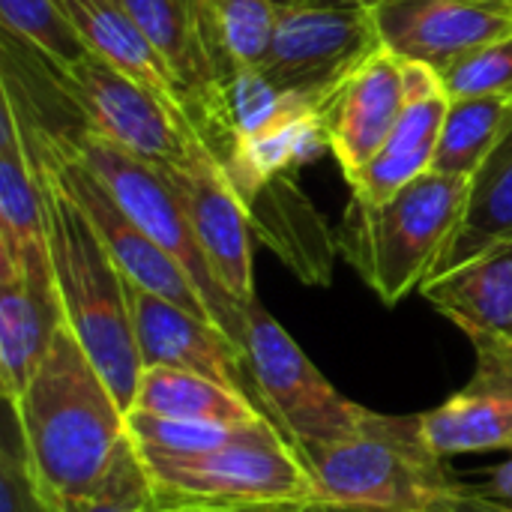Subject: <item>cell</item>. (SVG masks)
Wrapping results in <instances>:
<instances>
[{
  "label": "cell",
  "instance_id": "obj_29",
  "mask_svg": "<svg viewBox=\"0 0 512 512\" xmlns=\"http://www.w3.org/2000/svg\"><path fill=\"white\" fill-rule=\"evenodd\" d=\"M0 512H54L30 474L21 426L6 399L0 414Z\"/></svg>",
  "mask_w": 512,
  "mask_h": 512
},
{
  "label": "cell",
  "instance_id": "obj_13",
  "mask_svg": "<svg viewBox=\"0 0 512 512\" xmlns=\"http://www.w3.org/2000/svg\"><path fill=\"white\" fill-rule=\"evenodd\" d=\"M405 108L402 57L390 48H372L339 84L324 96L321 114L330 153L345 180H354L387 144Z\"/></svg>",
  "mask_w": 512,
  "mask_h": 512
},
{
  "label": "cell",
  "instance_id": "obj_15",
  "mask_svg": "<svg viewBox=\"0 0 512 512\" xmlns=\"http://www.w3.org/2000/svg\"><path fill=\"white\" fill-rule=\"evenodd\" d=\"M474 378L420 414L426 441L444 459L512 450V348L477 342Z\"/></svg>",
  "mask_w": 512,
  "mask_h": 512
},
{
  "label": "cell",
  "instance_id": "obj_33",
  "mask_svg": "<svg viewBox=\"0 0 512 512\" xmlns=\"http://www.w3.org/2000/svg\"><path fill=\"white\" fill-rule=\"evenodd\" d=\"M441 512H512V507L498 504V501L480 495L477 489H465L459 498H453Z\"/></svg>",
  "mask_w": 512,
  "mask_h": 512
},
{
  "label": "cell",
  "instance_id": "obj_21",
  "mask_svg": "<svg viewBox=\"0 0 512 512\" xmlns=\"http://www.w3.org/2000/svg\"><path fill=\"white\" fill-rule=\"evenodd\" d=\"M324 153H330V138L321 102H306L285 111L264 129L240 138L222 165L246 201L261 183L282 174H297L303 165L321 159Z\"/></svg>",
  "mask_w": 512,
  "mask_h": 512
},
{
  "label": "cell",
  "instance_id": "obj_16",
  "mask_svg": "<svg viewBox=\"0 0 512 512\" xmlns=\"http://www.w3.org/2000/svg\"><path fill=\"white\" fill-rule=\"evenodd\" d=\"M63 324L54 267H15L0 258V399L21 396Z\"/></svg>",
  "mask_w": 512,
  "mask_h": 512
},
{
  "label": "cell",
  "instance_id": "obj_22",
  "mask_svg": "<svg viewBox=\"0 0 512 512\" xmlns=\"http://www.w3.org/2000/svg\"><path fill=\"white\" fill-rule=\"evenodd\" d=\"M0 258L12 264L51 261L42 189L6 96H0Z\"/></svg>",
  "mask_w": 512,
  "mask_h": 512
},
{
  "label": "cell",
  "instance_id": "obj_17",
  "mask_svg": "<svg viewBox=\"0 0 512 512\" xmlns=\"http://www.w3.org/2000/svg\"><path fill=\"white\" fill-rule=\"evenodd\" d=\"M252 234L309 288H327L336 267V228L300 189L297 174L261 183L246 201Z\"/></svg>",
  "mask_w": 512,
  "mask_h": 512
},
{
  "label": "cell",
  "instance_id": "obj_24",
  "mask_svg": "<svg viewBox=\"0 0 512 512\" xmlns=\"http://www.w3.org/2000/svg\"><path fill=\"white\" fill-rule=\"evenodd\" d=\"M512 240V129L471 180L462 225L432 273H444L474 255ZM429 273V276H432Z\"/></svg>",
  "mask_w": 512,
  "mask_h": 512
},
{
  "label": "cell",
  "instance_id": "obj_37",
  "mask_svg": "<svg viewBox=\"0 0 512 512\" xmlns=\"http://www.w3.org/2000/svg\"><path fill=\"white\" fill-rule=\"evenodd\" d=\"M501 3H510V6H512V0H501Z\"/></svg>",
  "mask_w": 512,
  "mask_h": 512
},
{
  "label": "cell",
  "instance_id": "obj_1",
  "mask_svg": "<svg viewBox=\"0 0 512 512\" xmlns=\"http://www.w3.org/2000/svg\"><path fill=\"white\" fill-rule=\"evenodd\" d=\"M9 405L21 426L30 474L54 512L96 495L132 444L123 405L66 324Z\"/></svg>",
  "mask_w": 512,
  "mask_h": 512
},
{
  "label": "cell",
  "instance_id": "obj_28",
  "mask_svg": "<svg viewBox=\"0 0 512 512\" xmlns=\"http://www.w3.org/2000/svg\"><path fill=\"white\" fill-rule=\"evenodd\" d=\"M204 3L231 60L240 69L264 66L273 45L279 6L273 0H204Z\"/></svg>",
  "mask_w": 512,
  "mask_h": 512
},
{
  "label": "cell",
  "instance_id": "obj_14",
  "mask_svg": "<svg viewBox=\"0 0 512 512\" xmlns=\"http://www.w3.org/2000/svg\"><path fill=\"white\" fill-rule=\"evenodd\" d=\"M402 84L405 108L387 144L354 180H348L351 195L360 201H387L399 189L432 171L453 96L447 93L441 72L423 60H402Z\"/></svg>",
  "mask_w": 512,
  "mask_h": 512
},
{
  "label": "cell",
  "instance_id": "obj_3",
  "mask_svg": "<svg viewBox=\"0 0 512 512\" xmlns=\"http://www.w3.org/2000/svg\"><path fill=\"white\" fill-rule=\"evenodd\" d=\"M474 177L426 171L387 201L351 195L336 228L339 258L384 303L396 306L429 279L456 237Z\"/></svg>",
  "mask_w": 512,
  "mask_h": 512
},
{
  "label": "cell",
  "instance_id": "obj_35",
  "mask_svg": "<svg viewBox=\"0 0 512 512\" xmlns=\"http://www.w3.org/2000/svg\"><path fill=\"white\" fill-rule=\"evenodd\" d=\"M306 3H321V6H339V3H363V0H306Z\"/></svg>",
  "mask_w": 512,
  "mask_h": 512
},
{
  "label": "cell",
  "instance_id": "obj_36",
  "mask_svg": "<svg viewBox=\"0 0 512 512\" xmlns=\"http://www.w3.org/2000/svg\"><path fill=\"white\" fill-rule=\"evenodd\" d=\"M279 9H285V6H300V3H306V0H273Z\"/></svg>",
  "mask_w": 512,
  "mask_h": 512
},
{
  "label": "cell",
  "instance_id": "obj_12",
  "mask_svg": "<svg viewBox=\"0 0 512 512\" xmlns=\"http://www.w3.org/2000/svg\"><path fill=\"white\" fill-rule=\"evenodd\" d=\"M162 177L180 201L213 276L246 309L252 300H258L252 267L255 234L246 204L231 183L225 165L219 159H210L198 168L162 171Z\"/></svg>",
  "mask_w": 512,
  "mask_h": 512
},
{
  "label": "cell",
  "instance_id": "obj_10",
  "mask_svg": "<svg viewBox=\"0 0 512 512\" xmlns=\"http://www.w3.org/2000/svg\"><path fill=\"white\" fill-rule=\"evenodd\" d=\"M384 48L444 72L465 54L512 36V6L501 0H363Z\"/></svg>",
  "mask_w": 512,
  "mask_h": 512
},
{
  "label": "cell",
  "instance_id": "obj_34",
  "mask_svg": "<svg viewBox=\"0 0 512 512\" xmlns=\"http://www.w3.org/2000/svg\"><path fill=\"white\" fill-rule=\"evenodd\" d=\"M258 512H387L369 510V507H351V504H330V501H306V504H291V507H273V510Z\"/></svg>",
  "mask_w": 512,
  "mask_h": 512
},
{
  "label": "cell",
  "instance_id": "obj_4",
  "mask_svg": "<svg viewBox=\"0 0 512 512\" xmlns=\"http://www.w3.org/2000/svg\"><path fill=\"white\" fill-rule=\"evenodd\" d=\"M318 501L387 512H441L468 486L432 450L420 414L393 417L366 408L360 429L303 456Z\"/></svg>",
  "mask_w": 512,
  "mask_h": 512
},
{
  "label": "cell",
  "instance_id": "obj_9",
  "mask_svg": "<svg viewBox=\"0 0 512 512\" xmlns=\"http://www.w3.org/2000/svg\"><path fill=\"white\" fill-rule=\"evenodd\" d=\"M378 45L375 18L366 3H300L279 9L270 54L258 69L282 90L324 102L339 78Z\"/></svg>",
  "mask_w": 512,
  "mask_h": 512
},
{
  "label": "cell",
  "instance_id": "obj_19",
  "mask_svg": "<svg viewBox=\"0 0 512 512\" xmlns=\"http://www.w3.org/2000/svg\"><path fill=\"white\" fill-rule=\"evenodd\" d=\"M420 294L474 345L495 342L512 348V240L459 267L432 273Z\"/></svg>",
  "mask_w": 512,
  "mask_h": 512
},
{
  "label": "cell",
  "instance_id": "obj_5",
  "mask_svg": "<svg viewBox=\"0 0 512 512\" xmlns=\"http://www.w3.org/2000/svg\"><path fill=\"white\" fill-rule=\"evenodd\" d=\"M138 459L150 512H258L318 501L312 471L273 423L210 453Z\"/></svg>",
  "mask_w": 512,
  "mask_h": 512
},
{
  "label": "cell",
  "instance_id": "obj_7",
  "mask_svg": "<svg viewBox=\"0 0 512 512\" xmlns=\"http://www.w3.org/2000/svg\"><path fill=\"white\" fill-rule=\"evenodd\" d=\"M243 360L261 411L300 459L348 441L360 429L366 405L345 399L261 300L246 306Z\"/></svg>",
  "mask_w": 512,
  "mask_h": 512
},
{
  "label": "cell",
  "instance_id": "obj_11",
  "mask_svg": "<svg viewBox=\"0 0 512 512\" xmlns=\"http://www.w3.org/2000/svg\"><path fill=\"white\" fill-rule=\"evenodd\" d=\"M126 297H129L141 369L192 372L258 402L243 351L213 321L159 294H150L132 285L129 279H126Z\"/></svg>",
  "mask_w": 512,
  "mask_h": 512
},
{
  "label": "cell",
  "instance_id": "obj_8",
  "mask_svg": "<svg viewBox=\"0 0 512 512\" xmlns=\"http://www.w3.org/2000/svg\"><path fill=\"white\" fill-rule=\"evenodd\" d=\"M45 72L90 129L141 162L159 171H183L216 159L183 114L102 57L87 54L63 72L48 66Z\"/></svg>",
  "mask_w": 512,
  "mask_h": 512
},
{
  "label": "cell",
  "instance_id": "obj_30",
  "mask_svg": "<svg viewBox=\"0 0 512 512\" xmlns=\"http://www.w3.org/2000/svg\"><path fill=\"white\" fill-rule=\"evenodd\" d=\"M453 99L507 96L512 99V36L483 45L441 72Z\"/></svg>",
  "mask_w": 512,
  "mask_h": 512
},
{
  "label": "cell",
  "instance_id": "obj_31",
  "mask_svg": "<svg viewBox=\"0 0 512 512\" xmlns=\"http://www.w3.org/2000/svg\"><path fill=\"white\" fill-rule=\"evenodd\" d=\"M57 512H150V483L135 447L129 444L108 483L96 495L63 504Z\"/></svg>",
  "mask_w": 512,
  "mask_h": 512
},
{
  "label": "cell",
  "instance_id": "obj_25",
  "mask_svg": "<svg viewBox=\"0 0 512 512\" xmlns=\"http://www.w3.org/2000/svg\"><path fill=\"white\" fill-rule=\"evenodd\" d=\"M510 129L512 99L507 96L453 99L438 138L432 171L450 177H474Z\"/></svg>",
  "mask_w": 512,
  "mask_h": 512
},
{
  "label": "cell",
  "instance_id": "obj_6",
  "mask_svg": "<svg viewBox=\"0 0 512 512\" xmlns=\"http://www.w3.org/2000/svg\"><path fill=\"white\" fill-rule=\"evenodd\" d=\"M30 111L33 117L75 156L81 159L102 183L105 189L111 192V198L129 213V219L147 231L183 270L186 276L192 279V285L198 288L213 324L243 351V342H246V309L219 285V279L213 276L195 234H192V225L180 207V201L174 198L171 186L165 183L162 171L141 162L138 156L120 150L117 144H111L108 138H102L96 129H90L84 120H75V123H48L9 81H3Z\"/></svg>",
  "mask_w": 512,
  "mask_h": 512
},
{
  "label": "cell",
  "instance_id": "obj_26",
  "mask_svg": "<svg viewBox=\"0 0 512 512\" xmlns=\"http://www.w3.org/2000/svg\"><path fill=\"white\" fill-rule=\"evenodd\" d=\"M0 21L3 33L21 42L51 72H63L90 54L60 0H0Z\"/></svg>",
  "mask_w": 512,
  "mask_h": 512
},
{
  "label": "cell",
  "instance_id": "obj_23",
  "mask_svg": "<svg viewBox=\"0 0 512 512\" xmlns=\"http://www.w3.org/2000/svg\"><path fill=\"white\" fill-rule=\"evenodd\" d=\"M132 411L225 426H258L270 420L249 396L222 387L210 378L177 369H141Z\"/></svg>",
  "mask_w": 512,
  "mask_h": 512
},
{
  "label": "cell",
  "instance_id": "obj_27",
  "mask_svg": "<svg viewBox=\"0 0 512 512\" xmlns=\"http://www.w3.org/2000/svg\"><path fill=\"white\" fill-rule=\"evenodd\" d=\"M267 423L225 426V423H207V420H174V417H156L147 411H126V432H129L132 447L138 453H150V456L210 453V450H219Z\"/></svg>",
  "mask_w": 512,
  "mask_h": 512
},
{
  "label": "cell",
  "instance_id": "obj_2",
  "mask_svg": "<svg viewBox=\"0 0 512 512\" xmlns=\"http://www.w3.org/2000/svg\"><path fill=\"white\" fill-rule=\"evenodd\" d=\"M21 144L42 189L45 234L63 321L81 342L93 366L102 372L123 411H132L141 378V357L126 297V276L114 264L102 237L75 204V198L66 192L42 150L24 135Z\"/></svg>",
  "mask_w": 512,
  "mask_h": 512
},
{
  "label": "cell",
  "instance_id": "obj_20",
  "mask_svg": "<svg viewBox=\"0 0 512 512\" xmlns=\"http://www.w3.org/2000/svg\"><path fill=\"white\" fill-rule=\"evenodd\" d=\"M87 51L147 87L192 123V96L162 51L135 24L120 0H60ZM195 126V123H192Z\"/></svg>",
  "mask_w": 512,
  "mask_h": 512
},
{
  "label": "cell",
  "instance_id": "obj_32",
  "mask_svg": "<svg viewBox=\"0 0 512 512\" xmlns=\"http://www.w3.org/2000/svg\"><path fill=\"white\" fill-rule=\"evenodd\" d=\"M477 492H480V495H486V498H492V501H498V504H507V507H512V450H510V459H507L501 468H495V471H492V477H489L483 486H477Z\"/></svg>",
  "mask_w": 512,
  "mask_h": 512
},
{
  "label": "cell",
  "instance_id": "obj_18",
  "mask_svg": "<svg viewBox=\"0 0 512 512\" xmlns=\"http://www.w3.org/2000/svg\"><path fill=\"white\" fill-rule=\"evenodd\" d=\"M135 24L180 75L195 108L240 66L231 60L204 0H120Z\"/></svg>",
  "mask_w": 512,
  "mask_h": 512
}]
</instances>
